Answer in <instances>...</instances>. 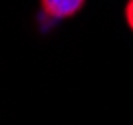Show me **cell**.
I'll return each mask as SVG.
<instances>
[{
  "label": "cell",
  "instance_id": "obj_1",
  "mask_svg": "<svg viewBox=\"0 0 133 125\" xmlns=\"http://www.w3.org/2000/svg\"><path fill=\"white\" fill-rule=\"evenodd\" d=\"M85 0H40V8L48 18L64 20L76 16L83 8Z\"/></svg>",
  "mask_w": 133,
  "mask_h": 125
},
{
  "label": "cell",
  "instance_id": "obj_2",
  "mask_svg": "<svg viewBox=\"0 0 133 125\" xmlns=\"http://www.w3.org/2000/svg\"><path fill=\"white\" fill-rule=\"evenodd\" d=\"M125 20H127V26L133 30V0H127L125 4Z\"/></svg>",
  "mask_w": 133,
  "mask_h": 125
}]
</instances>
